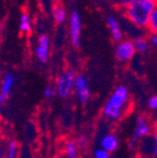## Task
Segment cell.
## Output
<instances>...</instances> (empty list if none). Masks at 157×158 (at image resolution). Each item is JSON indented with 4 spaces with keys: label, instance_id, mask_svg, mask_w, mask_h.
Segmentation results:
<instances>
[{
    "label": "cell",
    "instance_id": "7",
    "mask_svg": "<svg viewBox=\"0 0 157 158\" xmlns=\"http://www.w3.org/2000/svg\"><path fill=\"white\" fill-rule=\"evenodd\" d=\"M74 92L76 94L77 99L81 103H87L91 97L90 87H89L88 80L86 76L83 75H77L76 81H75V90Z\"/></svg>",
    "mask_w": 157,
    "mask_h": 158
},
{
    "label": "cell",
    "instance_id": "15",
    "mask_svg": "<svg viewBox=\"0 0 157 158\" xmlns=\"http://www.w3.org/2000/svg\"><path fill=\"white\" fill-rule=\"evenodd\" d=\"M65 155L67 158H78L79 151H78V145H77L76 141L74 139H68L65 143Z\"/></svg>",
    "mask_w": 157,
    "mask_h": 158
},
{
    "label": "cell",
    "instance_id": "22",
    "mask_svg": "<svg viewBox=\"0 0 157 158\" xmlns=\"http://www.w3.org/2000/svg\"><path fill=\"white\" fill-rule=\"evenodd\" d=\"M135 1H136V0H116V2L122 8H126L128 6L132 5Z\"/></svg>",
    "mask_w": 157,
    "mask_h": 158
},
{
    "label": "cell",
    "instance_id": "17",
    "mask_svg": "<svg viewBox=\"0 0 157 158\" xmlns=\"http://www.w3.org/2000/svg\"><path fill=\"white\" fill-rule=\"evenodd\" d=\"M147 29L150 30L152 34H157V5L152 13V17H151L150 24H148Z\"/></svg>",
    "mask_w": 157,
    "mask_h": 158
},
{
    "label": "cell",
    "instance_id": "5",
    "mask_svg": "<svg viewBox=\"0 0 157 158\" xmlns=\"http://www.w3.org/2000/svg\"><path fill=\"white\" fill-rule=\"evenodd\" d=\"M69 37H70L73 46L78 47L80 45V36H81V19L78 11L74 10L69 15Z\"/></svg>",
    "mask_w": 157,
    "mask_h": 158
},
{
    "label": "cell",
    "instance_id": "2",
    "mask_svg": "<svg viewBox=\"0 0 157 158\" xmlns=\"http://www.w3.org/2000/svg\"><path fill=\"white\" fill-rule=\"evenodd\" d=\"M157 0H136L124 8V15L132 24L140 29H147Z\"/></svg>",
    "mask_w": 157,
    "mask_h": 158
},
{
    "label": "cell",
    "instance_id": "25",
    "mask_svg": "<svg viewBox=\"0 0 157 158\" xmlns=\"http://www.w3.org/2000/svg\"><path fill=\"white\" fill-rule=\"evenodd\" d=\"M153 135H154L155 139H157V121L155 122L154 126H153Z\"/></svg>",
    "mask_w": 157,
    "mask_h": 158
},
{
    "label": "cell",
    "instance_id": "18",
    "mask_svg": "<svg viewBox=\"0 0 157 158\" xmlns=\"http://www.w3.org/2000/svg\"><path fill=\"white\" fill-rule=\"evenodd\" d=\"M110 157V153L104 151L103 148H97L96 151L93 152V158H109Z\"/></svg>",
    "mask_w": 157,
    "mask_h": 158
},
{
    "label": "cell",
    "instance_id": "16",
    "mask_svg": "<svg viewBox=\"0 0 157 158\" xmlns=\"http://www.w3.org/2000/svg\"><path fill=\"white\" fill-rule=\"evenodd\" d=\"M18 151H19L18 142L15 139H11L8 144L7 151H6V158H17Z\"/></svg>",
    "mask_w": 157,
    "mask_h": 158
},
{
    "label": "cell",
    "instance_id": "23",
    "mask_svg": "<svg viewBox=\"0 0 157 158\" xmlns=\"http://www.w3.org/2000/svg\"><path fill=\"white\" fill-rule=\"evenodd\" d=\"M151 154L157 157V139H155V138H153L152 145H151Z\"/></svg>",
    "mask_w": 157,
    "mask_h": 158
},
{
    "label": "cell",
    "instance_id": "13",
    "mask_svg": "<svg viewBox=\"0 0 157 158\" xmlns=\"http://www.w3.org/2000/svg\"><path fill=\"white\" fill-rule=\"evenodd\" d=\"M32 19L31 15L28 12H23L20 17V23H19V29L22 33H30L32 31Z\"/></svg>",
    "mask_w": 157,
    "mask_h": 158
},
{
    "label": "cell",
    "instance_id": "9",
    "mask_svg": "<svg viewBox=\"0 0 157 158\" xmlns=\"http://www.w3.org/2000/svg\"><path fill=\"white\" fill-rule=\"evenodd\" d=\"M15 82V77L11 72L5 73L1 82H0V104H3L12 92L13 86Z\"/></svg>",
    "mask_w": 157,
    "mask_h": 158
},
{
    "label": "cell",
    "instance_id": "4",
    "mask_svg": "<svg viewBox=\"0 0 157 158\" xmlns=\"http://www.w3.org/2000/svg\"><path fill=\"white\" fill-rule=\"evenodd\" d=\"M153 133V127L150 124V121L145 116H138L135 118V126L133 131L132 137L130 139V148L134 149L138 145L140 141L147 138Z\"/></svg>",
    "mask_w": 157,
    "mask_h": 158
},
{
    "label": "cell",
    "instance_id": "12",
    "mask_svg": "<svg viewBox=\"0 0 157 158\" xmlns=\"http://www.w3.org/2000/svg\"><path fill=\"white\" fill-rule=\"evenodd\" d=\"M52 15H53V19L55 20L56 23H63L65 22V20L67 19V12L65 8L59 3H55L52 8Z\"/></svg>",
    "mask_w": 157,
    "mask_h": 158
},
{
    "label": "cell",
    "instance_id": "20",
    "mask_svg": "<svg viewBox=\"0 0 157 158\" xmlns=\"http://www.w3.org/2000/svg\"><path fill=\"white\" fill-rule=\"evenodd\" d=\"M44 97L46 99H52V98H54L55 97V94H56V90H55L53 87H46V88L44 89Z\"/></svg>",
    "mask_w": 157,
    "mask_h": 158
},
{
    "label": "cell",
    "instance_id": "10",
    "mask_svg": "<svg viewBox=\"0 0 157 158\" xmlns=\"http://www.w3.org/2000/svg\"><path fill=\"white\" fill-rule=\"evenodd\" d=\"M107 25L109 27V31H110V34L111 37L114 42L119 43L121 42L123 39V31L120 27V23L119 21L117 20L116 17H113V15H109L107 18Z\"/></svg>",
    "mask_w": 157,
    "mask_h": 158
},
{
    "label": "cell",
    "instance_id": "19",
    "mask_svg": "<svg viewBox=\"0 0 157 158\" xmlns=\"http://www.w3.org/2000/svg\"><path fill=\"white\" fill-rule=\"evenodd\" d=\"M76 143H77V145H78V148L85 149V148L87 147V145H88V138L85 135H80V136H78V138L76 139Z\"/></svg>",
    "mask_w": 157,
    "mask_h": 158
},
{
    "label": "cell",
    "instance_id": "26",
    "mask_svg": "<svg viewBox=\"0 0 157 158\" xmlns=\"http://www.w3.org/2000/svg\"><path fill=\"white\" fill-rule=\"evenodd\" d=\"M131 158H138V156H132Z\"/></svg>",
    "mask_w": 157,
    "mask_h": 158
},
{
    "label": "cell",
    "instance_id": "27",
    "mask_svg": "<svg viewBox=\"0 0 157 158\" xmlns=\"http://www.w3.org/2000/svg\"><path fill=\"white\" fill-rule=\"evenodd\" d=\"M109 158H116V157H114V156H111L110 155V157H109Z\"/></svg>",
    "mask_w": 157,
    "mask_h": 158
},
{
    "label": "cell",
    "instance_id": "28",
    "mask_svg": "<svg viewBox=\"0 0 157 158\" xmlns=\"http://www.w3.org/2000/svg\"><path fill=\"white\" fill-rule=\"evenodd\" d=\"M0 106H1V104H0ZM0 109H1V106H0Z\"/></svg>",
    "mask_w": 157,
    "mask_h": 158
},
{
    "label": "cell",
    "instance_id": "24",
    "mask_svg": "<svg viewBox=\"0 0 157 158\" xmlns=\"http://www.w3.org/2000/svg\"><path fill=\"white\" fill-rule=\"evenodd\" d=\"M150 43L154 47H157V34H152L150 37Z\"/></svg>",
    "mask_w": 157,
    "mask_h": 158
},
{
    "label": "cell",
    "instance_id": "21",
    "mask_svg": "<svg viewBox=\"0 0 157 158\" xmlns=\"http://www.w3.org/2000/svg\"><path fill=\"white\" fill-rule=\"evenodd\" d=\"M148 108L152 111H157V96H153L148 99Z\"/></svg>",
    "mask_w": 157,
    "mask_h": 158
},
{
    "label": "cell",
    "instance_id": "3",
    "mask_svg": "<svg viewBox=\"0 0 157 158\" xmlns=\"http://www.w3.org/2000/svg\"><path fill=\"white\" fill-rule=\"evenodd\" d=\"M76 77V73L73 69H66L63 73H61V75L57 77L56 86H55L57 96L64 99L69 98L75 90Z\"/></svg>",
    "mask_w": 157,
    "mask_h": 158
},
{
    "label": "cell",
    "instance_id": "8",
    "mask_svg": "<svg viewBox=\"0 0 157 158\" xmlns=\"http://www.w3.org/2000/svg\"><path fill=\"white\" fill-rule=\"evenodd\" d=\"M49 51H51L49 37L45 34H41L37 40L36 46H35V56L41 64H45L49 60Z\"/></svg>",
    "mask_w": 157,
    "mask_h": 158
},
{
    "label": "cell",
    "instance_id": "11",
    "mask_svg": "<svg viewBox=\"0 0 157 158\" xmlns=\"http://www.w3.org/2000/svg\"><path fill=\"white\" fill-rule=\"evenodd\" d=\"M120 142L117 135L111 133H107L101 137L100 139V147L103 148L108 153H113L119 148Z\"/></svg>",
    "mask_w": 157,
    "mask_h": 158
},
{
    "label": "cell",
    "instance_id": "14",
    "mask_svg": "<svg viewBox=\"0 0 157 158\" xmlns=\"http://www.w3.org/2000/svg\"><path fill=\"white\" fill-rule=\"evenodd\" d=\"M133 44H134L135 51L136 53H146L150 49L151 43L150 40L144 36H138L133 40Z\"/></svg>",
    "mask_w": 157,
    "mask_h": 158
},
{
    "label": "cell",
    "instance_id": "6",
    "mask_svg": "<svg viewBox=\"0 0 157 158\" xmlns=\"http://www.w3.org/2000/svg\"><path fill=\"white\" fill-rule=\"evenodd\" d=\"M135 53L136 51H135L133 41L131 40H122L116 46V57L121 63H128L132 60Z\"/></svg>",
    "mask_w": 157,
    "mask_h": 158
},
{
    "label": "cell",
    "instance_id": "1",
    "mask_svg": "<svg viewBox=\"0 0 157 158\" xmlns=\"http://www.w3.org/2000/svg\"><path fill=\"white\" fill-rule=\"evenodd\" d=\"M130 102V92L124 85H119L109 96L102 108V115L108 121H118L124 115Z\"/></svg>",
    "mask_w": 157,
    "mask_h": 158
}]
</instances>
